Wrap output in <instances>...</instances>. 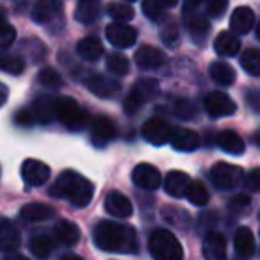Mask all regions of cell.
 I'll use <instances>...</instances> for the list:
<instances>
[{
  "label": "cell",
  "mask_w": 260,
  "mask_h": 260,
  "mask_svg": "<svg viewBox=\"0 0 260 260\" xmlns=\"http://www.w3.org/2000/svg\"><path fill=\"white\" fill-rule=\"evenodd\" d=\"M159 94V82L153 79H143L139 82L134 84L132 91L128 93V96L125 98V104H123V111L126 114H136L143 105L148 100L155 98Z\"/></svg>",
  "instance_id": "cell-5"
},
{
  "label": "cell",
  "mask_w": 260,
  "mask_h": 260,
  "mask_svg": "<svg viewBox=\"0 0 260 260\" xmlns=\"http://www.w3.org/2000/svg\"><path fill=\"white\" fill-rule=\"evenodd\" d=\"M126 2H136V0H126Z\"/></svg>",
  "instance_id": "cell-51"
},
{
  "label": "cell",
  "mask_w": 260,
  "mask_h": 260,
  "mask_svg": "<svg viewBox=\"0 0 260 260\" xmlns=\"http://www.w3.org/2000/svg\"><path fill=\"white\" fill-rule=\"evenodd\" d=\"M132 182H134L138 187L146 189V191H153V189H157L160 185L162 177H160V171L157 170L153 164L141 162L132 171Z\"/></svg>",
  "instance_id": "cell-12"
},
{
  "label": "cell",
  "mask_w": 260,
  "mask_h": 260,
  "mask_svg": "<svg viewBox=\"0 0 260 260\" xmlns=\"http://www.w3.org/2000/svg\"><path fill=\"white\" fill-rule=\"evenodd\" d=\"M50 178V168L45 162L36 159H27L22 164V180L29 187H38L43 185Z\"/></svg>",
  "instance_id": "cell-11"
},
{
  "label": "cell",
  "mask_w": 260,
  "mask_h": 260,
  "mask_svg": "<svg viewBox=\"0 0 260 260\" xmlns=\"http://www.w3.org/2000/svg\"><path fill=\"white\" fill-rule=\"evenodd\" d=\"M54 237H55V241L64 246H75L77 242L80 241V230L72 221L61 219L54 226Z\"/></svg>",
  "instance_id": "cell-25"
},
{
  "label": "cell",
  "mask_w": 260,
  "mask_h": 260,
  "mask_svg": "<svg viewBox=\"0 0 260 260\" xmlns=\"http://www.w3.org/2000/svg\"><path fill=\"white\" fill-rule=\"evenodd\" d=\"M244 185L251 192H260V168H253L244 177Z\"/></svg>",
  "instance_id": "cell-45"
},
{
  "label": "cell",
  "mask_w": 260,
  "mask_h": 260,
  "mask_svg": "<svg viewBox=\"0 0 260 260\" xmlns=\"http://www.w3.org/2000/svg\"><path fill=\"white\" fill-rule=\"evenodd\" d=\"M20 241H22V235H20L18 228L15 226V223L4 217L0 221V248H2V251L9 253L18 249Z\"/></svg>",
  "instance_id": "cell-23"
},
{
  "label": "cell",
  "mask_w": 260,
  "mask_h": 260,
  "mask_svg": "<svg viewBox=\"0 0 260 260\" xmlns=\"http://www.w3.org/2000/svg\"><path fill=\"white\" fill-rule=\"evenodd\" d=\"M52 198L68 200L75 207H86L93 200L94 185L86 177L79 175L77 171H62L57 180L48 189Z\"/></svg>",
  "instance_id": "cell-2"
},
{
  "label": "cell",
  "mask_w": 260,
  "mask_h": 260,
  "mask_svg": "<svg viewBox=\"0 0 260 260\" xmlns=\"http://www.w3.org/2000/svg\"><path fill=\"white\" fill-rule=\"evenodd\" d=\"M258 217H260V214H258Z\"/></svg>",
  "instance_id": "cell-52"
},
{
  "label": "cell",
  "mask_w": 260,
  "mask_h": 260,
  "mask_svg": "<svg viewBox=\"0 0 260 260\" xmlns=\"http://www.w3.org/2000/svg\"><path fill=\"white\" fill-rule=\"evenodd\" d=\"M105 212L112 217H119V219H125V217H130L132 212H134V207L130 203V200L126 198L123 192L119 191H111L107 196H105Z\"/></svg>",
  "instance_id": "cell-16"
},
{
  "label": "cell",
  "mask_w": 260,
  "mask_h": 260,
  "mask_svg": "<svg viewBox=\"0 0 260 260\" xmlns=\"http://www.w3.org/2000/svg\"><path fill=\"white\" fill-rule=\"evenodd\" d=\"M55 111L57 119L68 130H82L87 125V112L80 107V104L72 96L55 98Z\"/></svg>",
  "instance_id": "cell-4"
},
{
  "label": "cell",
  "mask_w": 260,
  "mask_h": 260,
  "mask_svg": "<svg viewBox=\"0 0 260 260\" xmlns=\"http://www.w3.org/2000/svg\"><path fill=\"white\" fill-rule=\"evenodd\" d=\"M205 111L212 118H223V116H232L237 111V104L223 91H212L205 96Z\"/></svg>",
  "instance_id": "cell-9"
},
{
  "label": "cell",
  "mask_w": 260,
  "mask_h": 260,
  "mask_svg": "<svg viewBox=\"0 0 260 260\" xmlns=\"http://www.w3.org/2000/svg\"><path fill=\"white\" fill-rule=\"evenodd\" d=\"M141 8L150 22H162L166 18V6L162 0H143Z\"/></svg>",
  "instance_id": "cell-35"
},
{
  "label": "cell",
  "mask_w": 260,
  "mask_h": 260,
  "mask_svg": "<svg viewBox=\"0 0 260 260\" xmlns=\"http://www.w3.org/2000/svg\"><path fill=\"white\" fill-rule=\"evenodd\" d=\"M249 203H251V200H249V196H246V194H237V196H234V198L230 200V203H228V207H230L232 212L241 214L242 210L248 209Z\"/></svg>",
  "instance_id": "cell-46"
},
{
  "label": "cell",
  "mask_w": 260,
  "mask_h": 260,
  "mask_svg": "<svg viewBox=\"0 0 260 260\" xmlns=\"http://www.w3.org/2000/svg\"><path fill=\"white\" fill-rule=\"evenodd\" d=\"M202 2H205V0H184V13L196 11V8H198Z\"/></svg>",
  "instance_id": "cell-47"
},
{
  "label": "cell",
  "mask_w": 260,
  "mask_h": 260,
  "mask_svg": "<svg viewBox=\"0 0 260 260\" xmlns=\"http://www.w3.org/2000/svg\"><path fill=\"white\" fill-rule=\"evenodd\" d=\"M32 112L36 116V121L50 123L52 119L57 118L55 111V98L54 96H40L32 102Z\"/></svg>",
  "instance_id": "cell-27"
},
{
  "label": "cell",
  "mask_w": 260,
  "mask_h": 260,
  "mask_svg": "<svg viewBox=\"0 0 260 260\" xmlns=\"http://www.w3.org/2000/svg\"><path fill=\"white\" fill-rule=\"evenodd\" d=\"M210 79L223 87H228L235 82V70L224 61H214L209 66Z\"/></svg>",
  "instance_id": "cell-29"
},
{
  "label": "cell",
  "mask_w": 260,
  "mask_h": 260,
  "mask_svg": "<svg viewBox=\"0 0 260 260\" xmlns=\"http://www.w3.org/2000/svg\"><path fill=\"white\" fill-rule=\"evenodd\" d=\"M105 38L112 47L128 48L134 47L138 41V30L134 27H130L128 22H112L105 29Z\"/></svg>",
  "instance_id": "cell-7"
},
{
  "label": "cell",
  "mask_w": 260,
  "mask_h": 260,
  "mask_svg": "<svg viewBox=\"0 0 260 260\" xmlns=\"http://www.w3.org/2000/svg\"><path fill=\"white\" fill-rule=\"evenodd\" d=\"M256 38H258V40H260V22L256 23Z\"/></svg>",
  "instance_id": "cell-50"
},
{
  "label": "cell",
  "mask_w": 260,
  "mask_h": 260,
  "mask_svg": "<svg viewBox=\"0 0 260 260\" xmlns=\"http://www.w3.org/2000/svg\"><path fill=\"white\" fill-rule=\"evenodd\" d=\"M162 2L166 8H175V6L178 4V0H162Z\"/></svg>",
  "instance_id": "cell-48"
},
{
  "label": "cell",
  "mask_w": 260,
  "mask_h": 260,
  "mask_svg": "<svg viewBox=\"0 0 260 260\" xmlns=\"http://www.w3.org/2000/svg\"><path fill=\"white\" fill-rule=\"evenodd\" d=\"M191 177L184 171H170L164 178V191L173 198H184L187 194V189L191 185Z\"/></svg>",
  "instance_id": "cell-19"
},
{
  "label": "cell",
  "mask_w": 260,
  "mask_h": 260,
  "mask_svg": "<svg viewBox=\"0 0 260 260\" xmlns=\"http://www.w3.org/2000/svg\"><path fill=\"white\" fill-rule=\"evenodd\" d=\"M185 196H187L189 202H191L192 205H196V207L207 205V203H209V198H210L207 187L200 180H192L191 182V185H189V189H187V194H185Z\"/></svg>",
  "instance_id": "cell-36"
},
{
  "label": "cell",
  "mask_w": 260,
  "mask_h": 260,
  "mask_svg": "<svg viewBox=\"0 0 260 260\" xmlns=\"http://www.w3.org/2000/svg\"><path fill=\"white\" fill-rule=\"evenodd\" d=\"M94 246L107 253H136L138 251V234L130 224L100 221L93 232Z\"/></svg>",
  "instance_id": "cell-1"
},
{
  "label": "cell",
  "mask_w": 260,
  "mask_h": 260,
  "mask_svg": "<svg viewBox=\"0 0 260 260\" xmlns=\"http://www.w3.org/2000/svg\"><path fill=\"white\" fill-rule=\"evenodd\" d=\"M40 82L43 84V86H47V87H52V89H57V87H61L62 86V77H61V73L57 72V70H54V68H43L40 72Z\"/></svg>",
  "instance_id": "cell-39"
},
{
  "label": "cell",
  "mask_w": 260,
  "mask_h": 260,
  "mask_svg": "<svg viewBox=\"0 0 260 260\" xmlns=\"http://www.w3.org/2000/svg\"><path fill=\"white\" fill-rule=\"evenodd\" d=\"M0 66L6 73H11V75H20V73L25 70V61L23 57L15 54H4L0 59Z\"/></svg>",
  "instance_id": "cell-38"
},
{
  "label": "cell",
  "mask_w": 260,
  "mask_h": 260,
  "mask_svg": "<svg viewBox=\"0 0 260 260\" xmlns=\"http://www.w3.org/2000/svg\"><path fill=\"white\" fill-rule=\"evenodd\" d=\"M105 68H107L112 75L123 77L130 72V62L123 54H111L107 57V61H105Z\"/></svg>",
  "instance_id": "cell-37"
},
{
  "label": "cell",
  "mask_w": 260,
  "mask_h": 260,
  "mask_svg": "<svg viewBox=\"0 0 260 260\" xmlns=\"http://www.w3.org/2000/svg\"><path fill=\"white\" fill-rule=\"evenodd\" d=\"M239 62L248 75L260 77V48H246Z\"/></svg>",
  "instance_id": "cell-32"
},
{
  "label": "cell",
  "mask_w": 260,
  "mask_h": 260,
  "mask_svg": "<svg viewBox=\"0 0 260 260\" xmlns=\"http://www.w3.org/2000/svg\"><path fill=\"white\" fill-rule=\"evenodd\" d=\"M20 217L27 223H41V221H48L54 217V209L45 203H27L20 210Z\"/></svg>",
  "instance_id": "cell-26"
},
{
  "label": "cell",
  "mask_w": 260,
  "mask_h": 260,
  "mask_svg": "<svg viewBox=\"0 0 260 260\" xmlns=\"http://www.w3.org/2000/svg\"><path fill=\"white\" fill-rule=\"evenodd\" d=\"M203 4H205V13L214 20H219L228 9V0H205Z\"/></svg>",
  "instance_id": "cell-41"
},
{
  "label": "cell",
  "mask_w": 260,
  "mask_h": 260,
  "mask_svg": "<svg viewBox=\"0 0 260 260\" xmlns=\"http://www.w3.org/2000/svg\"><path fill=\"white\" fill-rule=\"evenodd\" d=\"M36 121V116H34L32 109H18L15 112V123L20 126H30L32 123Z\"/></svg>",
  "instance_id": "cell-44"
},
{
  "label": "cell",
  "mask_w": 260,
  "mask_h": 260,
  "mask_svg": "<svg viewBox=\"0 0 260 260\" xmlns=\"http://www.w3.org/2000/svg\"><path fill=\"white\" fill-rule=\"evenodd\" d=\"M234 248L237 255L251 256L255 253V235L248 226H241L234 235Z\"/></svg>",
  "instance_id": "cell-28"
},
{
  "label": "cell",
  "mask_w": 260,
  "mask_h": 260,
  "mask_svg": "<svg viewBox=\"0 0 260 260\" xmlns=\"http://www.w3.org/2000/svg\"><path fill=\"white\" fill-rule=\"evenodd\" d=\"M255 25V13H253L251 8H246V6H241V8L234 9L230 16V29L234 30L239 36H244Z\"/></svg>",
  "instance_id": "cell-22"
},
{
  "label": "cell",
  "mask_w": 260,
  "mask_h": 260,
  "mask_svg": "<svg viewBox=\"0 0 260 260\" xmlns=\"http://www.w3.org/2000/svg\"><path fill=\"white\" fill-rule=\"evenodd\" d=\"M107 13L114 22H130L134 18V8L126 0L125 2H111Z\"/></svg>",
  "instance_id": "cell-34"
},
{
  "label": "cell",
  "mask_w": 260,
  "mask_h": 260,
  "mask_svg": "<svg viewBox=\"0 0 260 260\" xmlns=\"http://www.w3.org/2000/svg\"><path fill=\"white\" fill-rule=\"evenodd\" d=\"M77 54H79L84 61L94 62L104 55V45H102V41L96 40V38H84V40H80L79 45H77Z\"/></svg>",
  "instance_id": "cell-30"
},
{
  "label": "cell",
  "mask_w": 260,
  "mask_h": 260,
  "mask_svg": "<svg viewBox=\"0 0 260 260\" xmlns=\"http://www.w3.org/2000/svg\"><path fill=\"white\" fill-rule=\"evenodd\" d=\"M86 84H87V89L98 98H112L119 91V87H121L118 80H114L112 77L102 75V73L89 75Z\"/></svg>",
  "instance_id": "cell-15"
},
{
  "label": "cell",
  "mask_w": 260,
  "mask_h": 260,
  "mask_svg": "<svg viewBox=\"0 0 260 260\" xmlns=\"http://www.w3.org/2000/svg\"><path fill=\"white\" fill-rule=\"evenodd\" d=\"M173 114L180 119H192L196 114V109H194V105H192L191 100L182 98V100H177L173 104Z\"/></svg>",
  "instance_id": "cell-40"
},
{
  "label": "cell",
  "mask_w": 260,
  "mask_h": 260,
  "mask_svg": "<svg viewBox=\"0 0 260 260\" xmlns=\"http://www.w3.org/2000/svg\"><path fill=\"white\" fill-rule=\"evenodd\" d=\"M29 249L36 258H47L54 249V241L48 235H36V237L30 239Z\"/></svg>",
  "instance_id": "cell-33"
},
{
  "label": "cell",
  "mask_w": 260,
  "mask_h": 260,
  "mask_svg": "<svg viewBox=\"0 0 260 260\" xmlns=\"http://www.w3.org/2000/svg\"><path fill=\"white\" fill-rule=\"evenodd\" d=\"M214 48L221 57H234L241 52V40L239 34H235L234 30H221L214 40Z\"/></svg>",
  "instance_id": "cell-21"
},
{
  "label": "cell",
  "mask_w": 260,
  "mask_h": 260,
  "mask_svg": "<svg viewBox=\"0 0 260 260\" xmlns=\"http://www.w3.org/2000/svg\"><path fill=\"white\" fill-rule=\"evenodd\" d=\"M134 61L141 70H157L166 62V55L162 50L152 47V45H143L136 50Z\"/></svg>",
  "instance_id": "cell-17"
},
{
  "label": "cell",
  "mask_w": 260,
  "mask_h": 260,
  "mask_svg": "<svg viewBox=\"0 0 260 260\" xmlns=\"http://www.w3.org/2000/svg\"><path fill=\"white\" fill-rule=\"evenodd\" d=\"M253 141H255V143H256V145H258V146H260V130H256L255 134H253Z\"/></svg>",
  "instance_id": "cell-49"
},
{
  "label": "cell",
  "mask_w": 260,
  "mask_h": 260,
  "mask_svg": "<svg viewBox=\"0 0 260 260\" xmlns=\"http://www.w3.org/2000/svg\"><path fill=\"white\" fill-rule=\"evenodd\" d=\"M162 41L168 45V47H177L180 43V32H178V25L173 22H170L166 27L162 29V34H160Z\"/></svg>",
  "instance_id": "cell-42"
},
{
  "label": "cell",
  "mask_w": 260,
  "mask_h": 260,
  "mask_svg": "<svg viewBox=\"0 0 260 260\" xmlns=\"http://www.w3.org/2000/svg\"><path fill=\"white\" fill-rule=\"evenodd\" d=\"M171 146L178 152H194L200 146V136L194 130L185 128V126H177L171 134Z\"/></svg>",
  "instance_id": "cell-18"
},
{
  "label": "cell",
  "mask_w": 260,
  "mask_h": 260,
  "mask_svg": "<svg viewBox=\"0 0 260 260\" xmlns=\"http://www.w3.org/2000/svg\"><path fill=\"white\" fill-rule=\"evenodd\" d=\"M100 15V0H79L75 8V20L79 23H93Z\"/></svg>",
  "instance_id": "cell-31"
},
{
  "label": "cell",
  "mask_w": 260,
  "mask_h": 260,
  "mask_svg": "<svg viewBox=\"0 0 260 260\" xmlns=\"http://www.w3.org/2000/svg\"><path fill=\"white\" fill-rule=\"evenodd\" d=\"M210 178L217 189H223V191L224 189H235L241 185L242 178H244V171L235 164L217 162L210 170Z\"/></svg>",
  "instance_id": "cell-6"
},
{
  "label": "cell",
  "mask_w": 260,
  "mask_h": 260,
  "mask_svg": "<svg viewBox=\"0 0 260 260\" xmlns=\"http://www.w3.org/2000/svg\"><path fill=\"white\" fill-rule=\"evenodd\" d=\"M62 16V4L61 0H38L32 6L30 18L38 25H48Z\"/></svg>",
  "instance_id": "cell-10"
},
{
  "label": "cell",
  "mask_w": 260,
  "mask_h": 260,
  "mask_svg": "<svg viewBox=\"0 0 260 260\" xmlns=\"http://www.w3.org/2000/svg\"><path fill=\"white\" fill-rule=\"evenodd\" d=\"M150 255L157 260H180L184 256V249L173 232L157 228L148 239Z\"/></svg>",
  "instance_id": "cell-3"
},
{
  "label": "cell",
  "mask_w": 260,
  "mask_h": 260,
  "mask_svg": "<svg viewBox=\"0 0 260 260\" xmlns=\"http://www.w3.org/2000/svg\"><path fill=\"white\" fill-rule=\"evenodd\" d=\"M203 256L209 260H221L226 256V239L219 232H209L203 239Z\"/></svg>",
  "instance_id": "cell-20"
},
{
  "label": "cell",
  "mask_w": 260,
  "mask_h": 260,
  "mask_svg": "<svg viewBox=\"0 0 260 260\" xmlns=\"http://www.w3.org/2000/svg\"><path fill=\"white\" fill-rule=\"evenodd\" d=\"M184 16H185V27H187V32L191 36V40L196 45H203L210 32L209 18H205L202 13H196V11L184 13Z\"/></svg>",
  "instance_id": "cell-13"
},
{
  "label": "cell",
  "mask_w": 260,
  "mask_h": 260,
  "mask_svg": "<svg viewBox=\"0 0 260 260\" xmlns=\"http://www.w3.org/2000/svg\"><path fill=\"white\" fill-rule=\"evenodd\" d=\"M217 146L228 155H242L246 152V145L242 138L234 130H221L217 134Z\"/></svg>",
  "instance_id": "cell-24"
},
{
  "label": "cell",
  "mask_w": 260,
  "mask_h": 260,
  "mask_svg": "<svg viewBox=\"0 0 260 260\" xmlns=\"http://www.w3.org/2000/svg\"><path fill=\"white\" fill-rule=\"evenodd\" d=\"M16 40V29L13 25H9L8 22L2 23V29H0V47L8 48L15 43Z\"/></svg>",
  "instance_id": "cell-43"
},
{
  "label": "cell",
  "mask_w": 260,
  "mask_h": 260,
  "mask_svg": "<svg viewBox=\"0 0 260 260\" xmlns=\"http://www.w3.org/2000/svg\"><path fill=\"white\" fill-rule=\"evenodd\" d=\"M141 134L150 145L162 146L166 143L171 141V134H173V128L171 125L162 118H150L148 121H145L141 128Z\"/></svg>",
  "instance_id": "cell-8"
},
{
  "label": "cell",
  "mask_w": 260,
  "mask_h": 260,
  "mask_svg": "<svg viewBox=\"0 0 260 260\" xmlns=\"http://www.w3.org/2000/svg\"><path fill=\"white\" fill-rule=\"evenodd\" d=\"M116 125L112 119H109L107 116H98L91 125V141L98 148H104L105 145L112 141L116 138Z\"/></svg>",
  "instance_id": "cell-14"
}]
</instances>
